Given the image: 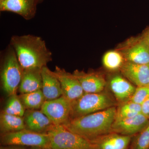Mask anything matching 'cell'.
<instances>
[{"label":"cell","instance_id":"obj_23","mask_svg":"<svg viewBox=\"0 0 149 149\" xmlns=\"http://www.w3.org/2000/svg\"><path fill=\"white\" fill-rule=\"evenodd\" d=\"M26 110L19 96L15 94L9 96L2 112L7 114L23 117Z\"/></svg>","mask_w":149,"mask_h":149},{"label":"cell","instance_id":"obj_12","mask_svg":"<svg viewBox=\"0 0 149 149\" xmlns=\"http://www.w3.org/2000/svg\"><path fill=\"white\" fill-rule=\"evenodd\" d=\"M37 5L36 0H0V10L17 14L29 20L35 17Z\"/></svg>","mask_w":149,"mask_h":149},{"label":"cell","instance_id":"obj_3","mask_svg":"<svg viewBox=\"0 0 149 149\" xmlns=\"http://www.w3.org/2000/svg\"><path fill=\"white\" fill-rule=\"evenodd\" d=\"M117 104L110 94L104 91L96 93H85L79 98L71 102L70 119L116 107Z\"/></svg>","mask_w":149,"mask_h":149},{"label":"cell","instance_id":"obj_18","mask_svg":"<svg viewBox=\"0 0 149 149\" xmlns=\"http://www.w3.org/2000/svg\"><path fill=\"white\" fill-rule=\"evenodd\" d=\"M42 69L23 70L21 83L18 91L20 94L42 90Z\"/></svg>","mask_w":149,"mask_h":149},{"label":"cell","instance_id":"obj_26","mask_svg":"<svg viewBox=\"0 0 149 149\" xmlns=\"http://www.w3.org/2000/svg\"><path fill=\"white\" fill-rule=\"evenodd\" d=\"M141 113L149 119V98L141 104Z\"/></svg>","mask_w":149,"mask_h":149},{"label":"cell","instance_id":"obj_9","mask_svg":"<svg viewBox=\"0 0 149 149\" xmlns=\"http://www.w3.org/2000/svg\"><path fill=\"white\" fill-rule=\"evenodd\" d=\"M52 72L60 83L62 96L70 101L79 98L85 93L79 80L73 74L57 66Z\"/></svg>","mask_w":149,"mask_h":149},{"label":"cell","instance_id":"obj_15","mask_svg":"<svg viewBox=\"0 0 149 149\" xmlns=\"http://www.w3.org/2000/svg\"><path fill=\"white\" fill-rule=\"evenodd\" d=\"M132 137L108 133L91 141L92 149H129Z\"/></svg>","mask_w":149,"mask_h":149},{"label":"cell","instance_id":"obj_14","mask_svg":"<svg viewBox=\"0 0 149 149\" xmlns=\"http://www.w3.org/2000/svg\"><path fill=\"white\" fill-rule=\"evenodd\" d=\"M72 74L79 80L85 93H101L106 86V80L98 72H86L76 70Z\"/></svg>","mask_w":149,"mask_h":149},{"label":"cell","instance_id":"obj_4","mask_svg":"<svg viewBox=\"0 0 149 149\" xmlns=\"http://www.w3.org/2000/svg\"><path fill=\"white\" fill-rule=\"evenodd\" d=\"M23 72V68L19 62L15 52L10 45L4 56L1 73L2 88L8 97L16 94Z\"/></svg>","mask_w":149,"mask_h":149},{"label":"cell","instance_id":"obj_31","mask_svg":"<svg viewBox=\"0 0 149 149\" xmlns=\"http://www.w3.org/2000/svg\"><path fill=\"white\" fill-rule=\"evenodd\" d=\"M148 86H149V85H148Z\"/></svg>","mask_w":149,"mask_h":149},{"label":"cell","instance_id":"obj_19","mask_svg":"<svg viewBox=\"0 0 149 149\" xmlns=\"http://www.w3.org/2000/svg\"><path fill=\"white\" fill-rule=\"evenodd\" d=\"M24 118L4 113L0 115L1 134L15 132L25 129Z\"/></svg>","mask_w":149,"mask_h":149},{"label":"cell","instance_id":"obj_8","mask_svg":"<svg viewBox=\"0 0 149 149\" xmlns=\"http://www.w3.org/2000/svg\"><path fill=\"white\" fill-rule=\"evenodd\" d=\"M71 102L63 96L51 100H46L40 110L55 125H63L70 119Z\"/></svg>","mask_w":149,"mask_h":149},{"label":"cell","instance_id":"obj_27","mask_svg":"<svg viewBox=\"0 0 149 149\" xmlns=\"http://www.w3.org/2000/svg\"><path fill=\"white\" fill-rule=\"evenodd\" d=\"M0 149H28L25 147L15 146H1Z\"/></svg>","mask_w":149,"mask_h":149},{"label":"cell","instance_id":"obj_20","mask_svg":"<svg viewBox=\"0 0 149 149\" xmlns=\"http://www.w3.org/2000/svg\"><path fill=\"white\" fill-rule=\"evenodd\" d=\"M19 97L26 110L40 109L46 101L42 90L20 94Z\"/></svg>","mask_w":149,"mask_h":149},{"label":"cell","instance_id":"obj_2","mask_svg":"<svg viewBox=\"0 0 149 149\" xmlns=\"http://www.w3.org/2000/svg\"><path fill=\"white\" fill-rule=\"evenodd\" d=\"M116 107L70 119L63 125L68 130L91 141L111 133Z\"/></svg>","mask_w":149,"mask_h":149},{"label":"cell","instance_id":"obj_11","mask_svg":"<svg viewBox=\"0 0 149 149\" xmlns=\"http://www.w3.org/2000/svg\"><path fill=\"white\" fill-rule=\"evenodd\" d=\"M123 76L136 87L148 86L149 64H139L125 61L120 69Z\"/></svg>","mask_w":149,"mask_h":149},{"label":"cell","instance_id":"obj_25","mask_svg":"<svg viewBox=\"0 0 149 149\" xmlns=\"http://www.w3.org/2000/svg\"><path fill=\"white\" fill-rule=\"evenodd\" d=\"M149 98V86L136 87L135 93L129 100L141 104L145 100Z\"/></svg>","mask_w":149,"mask_h":149},{"label":"cell","instance_id":"obj_22","mask_svg":"<svg viewBox=\"0 0 149 149\" xmlns=\"http://www.w3.org/2000/svg\"><path fill=\"white\" fill-rule=\"evenodd\" d=\"M125 60L118 51H109L104 54L102 58L104 66L110 71L120 70Z\"/></svg>","mask_w":149,"mask_h":149},{"label":"cell","instance_id":"obj_21","mask_svg":"<svg viewBox=\"0 0 149 149\" xmlns=\"http://www.w3.org/2000/svg\"><path fill=\"white\" fill-rule=\"evenodd\" d=\"M141 113V105L131 101L121 103L116 107L115 120H121Z\"/></svg>","mask_w":149,"mask_h":149},{"label":"cell","instance_id":"obj_17","mask_svg":"<svg viewBox=\"0 0 149 149\" xmlns=\"http://www.w3.org/2000/svg\"><path fill=\"white\" fill-rule=\"evenodd\" d=\"M42 91L46 100H51L62 96L60 83L52 71L47 66L42 68Z\"/></svg>","mask_w":149,"mask_h":149},{"label":"cell","instance_id":"obj_1","mask_svg":"<svg viewBox=\"0 0 149 149\" xmlns=\"http://www.w3.org/2000/svg\"><path fill=\"white\" fill-rule=\"evenodd\" d=\"M10 45L23 70L42 69L52 59L45 42L38 36L15 35L12 37Z\"/></svg>","mask_w":149,"mask_h":149},{"label":"cell","instance_id":"obj_24","mask_svg":"<svg viewBox=\"0 0 149 149\" xmlns=\"http://www.w3.org/2000/svg\"><path fill=\"white\" fill-rule=\"evenodd\" d=\"M136 136L130 149H149V125Z\"/></svg>","mask_w":149,"mask_h":149},{"label":"cell","instance_id":"obj_7","mask_svg":"<svg viewBox=\"0 0 149 149\" xmlns=\"http://www.w3.org/2000/svg\"><path fill=\"white\" fill-rule=\"evenodd\" d=\"M125 61L139 64H149V47L143 35L131 38L118 50Z\"/></svg>","mask_w":149,"mask_h":149},{"label":"cell","instance_id":"obj_16","mask_svg":"<svg viewBox=\"0 0 149 149\" xmlns=\"http://www.w3.org/2000/svg\"><path fill=\"white\" fill-rule=\"evenodd\" d=\"M109 84L116 101L120 103L129 101L136 88L125 77L120 74L113 76L110 80Z\"/></svg>","mask_w":149,"mask_h":149},{"label":"cell","instance_id":"obj_28","mask_svg":"<svg viewBox=\"0 0 149 149\" xmlns=\"http://www.w3.org/2000/svg\"><path fill=\"white\" fill-rule=\"evenodd\" d=\"M142 35L146 41L147 44L149 47V27Z\"/></svg>","mask_w":149,"mask_h":149},{"label":"cell","instance_id":"obj_6","mask_svg":"<svg viewBox=\"0 0 149 149\" xmlns=\"http://www.w3.org/2000/svg\"><path fill=\"white\" fill-rule=\"evenodd\" d=\"M0 140L1 146L50 148V141L48 133H36L26 128L15 132L1 134Z\"/></svg>","mask_w":149,"mask_h":149},{"label":"cell","instance_id":"obj_13","mask_svg":"<svg viewBox=\"0 0 149 149\" xmlns=\"http://www.w3.org/2000/svg\"><path fill=\"white\" fill-rule=\"evenodd\" d=\"M23 118L26 129L36 133H48L55 125L40 110H26Z\"/></svg>","mask_w":149,"mask_h":149},{"label":"cell","instance_id":"obj_5","mask_svg":"<svg viewBox=\"0 0 149 149\" xmlns=\"http://www.w3.org/2000/svg\"><path fill=\"white\" fill-rule=\"evenodd\" d=\"M51 149H92L91 141L68 130L55 125L48 133Z\"/></svg>","mask_w":149,"mask_h":149},{"label":"cell","instance_id":"obj_30","mask_svg":"<svg viewBox=\"0 0 149 149\" xmlns=\"http://www.w3.org/2000/svg\"><path fill=\"white\" fill-rule=\"evenodd\" d=\"M44 1H45V0H36V1H37V3H38V4L42 3Z\"/></svg>","mask_w":149,"mask_h":149},{"label":"cell","instance_id":"obj_32","mask_svg":"<svg viewBox=\"0 0 149 149\" xmlns=\"http://www.w3.org/2000/svg\"></svg>","mask_w":149,"mask_h":149},{"label":"cell","instance_id":"obj_10","mask_svg":"<svg viewBox=\"0 0 149 149\" xmlns=\"http://www.w3.org/2000/svg\"><path fill=\"white\" fill-rule=\"evenodd\" d=\"M149 125V119L142 113L133 117L115 120L112 125L111 133L123 136H133Z\"/></svg>","mask_w":149,"mask_h":149},{"label":"cell","instance_id":"obj_29","mask_svg":"<svg viewBox=\"0 0 149 149\" xmlns=\"http://www.w3.org/2000/svg\"><path fill=\"white\" fill-rule=\"evenodd\" d=\"M28 149H51L50 148H40V147H30Z\"/></svg>","mask_w":149,"mask_h":149}]
</instances>
